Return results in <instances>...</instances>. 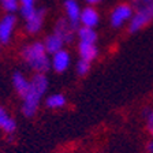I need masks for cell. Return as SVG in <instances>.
Returning a JSON list of instances; mask_svg holds the SVG:
<instances>
[{"instance_id":"24","label":"cell","mask_w":153,"mask_h":153,"mask_svg":"<svg viewBox=\"0 0 153 153\" xmlns=\"http://www.w3.org/2000/svg\"><path fill=\"white\" fill-rule=\"evenodd\" d=\"M148 152L153 153V141H150V142L148 143Z\"/></svg>"},{"instance_id":"11","label":"cell","mask_w":153,"mask_h":153,"mask_svg":"<svg viewBox=\"0 0 153 153\" xmlns=\"http://www.w3.org/2000/svg\"><path fill=\"white\" fill-rule=\"evenodd\" d=\"M150 22H152V19H150L149 16L143 15V14H140V13H134L130 19V22H128L127 30L130 34H134V33L140 32L141 29H143L145 26H148Z\"/></svg>"},{"instance_id":"1","label":"cell","mask_w":153,"mask_h":153,"mask_svg":"<svg viewBox=\"0 0 153 153\" xmlns=\"http://www.w3.org/2000/svg\"><path fill=\"white\" fill-rule=\"evenodd\" d=\"M48 78L45 74H34L30 79L27 93L23 97L22 101V114L26 118H33L38 111V107L41 104V99L47 93L48 89Z\"/></svg>"},{"instance_id":"20","label":"cell","mask_w":153,"mask_h":153,"mask_svg":"<svg viewBox=\"0 0 153 153\" xmlns=\"http://www.w3.org/2000/svg\"><path fill=\"white\" fill-rule=\"evenodd\" d=\"M11 118L8 114H7V111L3 108V107H0V128H3V126L6 124V122L8 120V119Z\"/></svg>"},{"instance_id":"19","label":"cell","mask_w":153,"mask_h":153,"mask_svg":"<svg viewBox=\"0 0 153 153\" xmlns=\"http://www.w3.org/2000/svg\"><path fill=\"white\" fill-rule=\"evenodd\" d=\"M36 10H37L36 4H29V6H21V7H19V14H21V16H22V18L26 21V19L30 18V16H32L33 14L36 13Z\"/></svg>"},{"instance_id":"17","label":"cell","mask_w":153,"mask_h":153,"mask_svg":"<svg viewBox=\"0 0 153 153\" xmlns=\"http://www.w3.org/2000/svg\"><path fill=\"white\" fill-rule=\"evenodd\" d=\"M0 6L4 8V11H7V14H15L19 11L21 3L19 0H0Z\"/></svg>"},{"instance_id":"14","label":"cell","mask_w":153,"mask_h":153,"mask_svg":"<svg viewBox=\"0 0 153 153\" xmlns=\"http://www.w3.org/2000/svg\"><path fill=\"white\" fill-rule=\"evenodd\" d=\"M130 6L134 13L143 14L153 21V0H130Z\"/></svg>"},{"instance_id":"15","label":"cell","mask_w":153,"mask_h":153,"mask_svg":"<svg viewBox=\"0 0 153 153\" xmlns=\"http://www.w3.org/2000/svg\"><path fill=\"white\" fill-rule=\"evenodd\" d=\"M76 36L79 42H88V44H96L99 40V36L93 27H86V26H79L76 29Z\"/></svg>"},{"instance_id":"3","label":"cell","mask_w":153,"mask_h":153,"mask_svg":"<svg viewBox=\"0 0 153 153\" xmlns=\"http://www.w3.org/2000/svg\"><path fill=\"white\" fill-rule=\"evenodd\" d=\"M134 14L133 7L128 3H120L115 7L111 11V16H109V23L114 29H120L127 22H130L131 16Z\"/></svg>"},{"instance_id":"8","label":"cell","mask_w":153,"mask_h":153,"mask_svg":"<svg viewBox=\"0 0 153 153\" xmlns=\"http://www.w3.org/2000/svg\"><path fill=\"white\" fill-rule=\"evenodd\" d=\"M64 13H66V19L73 25L74 29L79 27V18H81V8L79 3L76 0H66L63 4Z\"/></svg>"},{"instance_id":"18","label":"cell","mask_w":153,"mask_h":153,"mask_svg":"<svg viewBox=\"0 0 153 153\" xmlns=\"http://www.w3.org/2000/svg\"><path fill=\"white\" fill-rule=\"evenodd\" d=\"M75 71L78 75L83 76L86 75V74L90 71V63L86 60H82V59H79V60L76 62V66H75Z\"/></svg>"},{"instance_id":"10","label":"cell","mask_w":153,"mask_h":153,"mask_svg":"<svg viewBox=\"0 0 153 153\" xmlns=\"http://www.w3.org/2000/svg\"><path fill=\"white\" fill-rule=\"evenodd\" d=\"M78 53L79 59L92 63L99 56V47L96 44H88V42H79L78 44Z\"/></svg>"},{"instance_id":"9","label":"cell","mask_w":153,"mask_h":153,"mask_svg":"<svg viewBox=\"0 0 153 153\" xmlns=\"http://www.w3.org/2000/svg\"><path fill=\"white\" fill-rule=\"evenodd\" d=\"M99 23H100V14L94 7L88 6V7H85V8H82V11H81V18H79L81 26L94 29Z\"/></svg>"},{"instance_id":"22","label":"cell","mask_w":153,"mask_h":153,"mask_svg":"<svg viewBox=\"0 0 153 153\" xmlns=\"http://www.w3.org/2000/svg\"><path fill=\"white\" fill-rule=\"evenodd\" d=\"M21 6H29V4H34L36 0H19Z\"/></svg>"},{"instance_id":"12","label":"cell","mask_w":153,"mask_h":153,"mask_svg":"<svg viewBox=\"0 0 153 153\" xmlns=\"http://www.w3.org/2000/svg\"><path fill=\"white\" fill-rule=\"evenodd\" d=\"M63 45H64V41L63 38L60 36H57L56 33H52V34L47 36L44 40V47L47 49L48 55H53L56 52L62 51L63 49Z\"/></svg>"},{"instance_id":"4","label":"cell","mask_w":153,"mask_h":153,"mask_svg":"<svg viewBox=\"0 0 153 153\" xmlns=\"http://www.w3.org/2000/svg\"><path fill=\"white\" fill-rule=\"evenodd\" d=\"M16 19L15 14H6L3 18L0 19V44H8L13 38L14 30L16 27Z\"/></svg>"},{"instance_id":"5","label":"cell","mask_w":153,"mask_h":153,"mask_svg":"<svg viewBox=\"0 0 153 153\" xmlns=\"http://www.w3.org/2000/svg\"><path fill=\"white\" fill-rule=\"evenodd\" d=\"M53 33H56L57 36H60V37L63 38L64 44H71V42H74V40H75L76 29H74L73 25H71L66 18H60L55 23Z\"/></svg>"},{"instance_id":"7","label":"cell","mask_w":153,"mask_h":153,"mask_svg":"<svg viewBox=\"0 0 153 153\" xmlns=\"http://www.w3.org/2000/svg\"><path fill=\"white\" fill-rule=\"evenodd\" d=\"M45 8L42 7H38L36 10V13L33 14L30 18L26 19L25 22V29L29 34H37L40 30L42 29V25H44V19H45Z\"/></svg>"},{"instance_id":"6","label":"cell","mask_w":153,"mask_h":153,"mask_svg":"<svg viewBox=\"0 0 153 153\" xmlns=\"http://www.w3.org/2000/svg\"><path fill=\"white\" fill-rule=\"evenodd\" d=\"M70 64H71V55L66 49H62V51L51 55V68L55 73L59 74L64 73V71L68 70Z\"/></svg>"},{"instance_id":"2","label":"cell","mask_w":153,"mask_h":153,"mask_svg":"<svg viewBox=\"0 0 153 153\" xmlns=\"http://www.w3.org/2000/svg\"><path fill=\"white\" fill-rule=\"evenodd\" d=\"M21 56L36 74H45L51 70V56L48 55L44 42L34 41L25 45L21 49Z\"/></svg>"},{"instance_id":"13","label":"cell","mask_w":153,"mask_h":153,"mask_svg":"<svg viewBox=\"0 0 153 153\" xmlns=\"http://www.w3.org/2000/svg\"><path fill=\"white\" fill-rule=\"evenodd\" d=\"M13 86H14V89H15V92L18 93V96H21L23 99L29 90L30 81H29L22 73L16 71V73L13 74Z\"/></svg>"},{"instance_id":"21","label":"cell","mask_w":153,"mask_h":153,"mask_svg":"<svg viewBox=\"0 0 153 153\" xmlns=\"http://www.w3.org/2000/svg\"><path fill=\"white\" fill-rule=\"evenodd\" d=\"M146 128H148V131H149V134L153 135V109L146 116Z\"/></svg>"},{"instance_id":"16","label":"cell","mask_w":153,"mask_h":153,"mask_svg":"<svg viewBox=\"0 0 153 153\" xmlns=\"http://www.w3.org/2000/svg\"><path fill=\"white\" fill-rule=\"evenodd\" d=\"M66 104H67V99H66V96L62 94V93H55V94L48 96L47 99H45V105L49 109L63 108Z\"/></svg>"},{"instance_id":"23","label":"cell","mask_w":153,"mask_h":153,"mask_svg":"<svg viewBox=\"0 0 153 153\" xmlns=\"http://www.w3.org/2000/svg\"><path fill=\"white\" fill-rule=\"evenodd\" d=\"M86 3H88V6H96V4L101 3L102 0H85Z\"/></svg>"}]
</instances>
